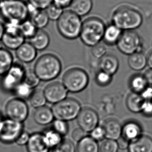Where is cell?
<instances>
[{"label": "cell", "instance_id": "6da1fadb", "mask_svg": "<svg viewBox=\"0 0 152 152\" xmlns=\"http://www.w3.org/2000/svg\"><path fill=\"white\" fill-rule=\"evenodd\" d=\"M143 21L141 13L128 5L117 7L112 15V23L123 31L135 30L142 25Z\"/></svg>", "mask_w": 152, "mask_h": 152}, {"label": "cell", "instance_id": "7a4b0ae2", "mask_svg": "<svg viewBox=\"0 0 152 152\" xmlns=\"http://www.w3.org/2000/svg\"><path fill=\"white\" fill-rule=\"evenodd\" d=\"M62 70V64L55 54L46 53L42 55L35 62L34 72L39 80L48 81L55 79Z\"/></svg>", "mask_w": 152, "mask_h": 152}, {"label": "cell", "instance_id": "3957f363", "mask_svg": "<svg viewBox=\"0 0 152 152\" xmlns=\"http://www.w3.org/2000/svg\"><path fill=\"white\" fill-rule=\"evenodd\" d=\"M105 27L101 19L90 17L83 21L79 37L85 45L92 47L102 40Z\"/></svg>", "mask_w": 152, "mask_h": 152}, {"label": "cell", "instance_id": "277c9868", "mask_svg": "<svg viewBox=\"0 0 152 152\" xmlns=\"http://www.w3.org/2000/svg\"><path fill=\"white\" fill-rule=\"evenodd\" d=\"M83 21L81 17L70 10H64L57 21V28L63 37L75 40L80 37Z\"/></svg>", "mask_w": 152, "mask_h": 152}, {"label": "cell", "instance_id": "5b68a950", "mask_svg": "<svg viewBox=\"0 0 152 152\" xmlns=\"http://www.w3.org/2000/svg\"><path fill=\"white\" fill-rule=\"evenodd\" d=\"M0 13L6 21L21 23L29 18L28 3L23 0H3Z\"/></svg>", "mask_w": 152, "mask_h": 152}, {"label": "cell", "instance_id": "8992f818", "mask_svg": "<svg viewBox=\"0 0 152 152\" xmlns=\"http://www.w3.org/2000/svg\"><path fill=\"white\" fill-rule=\"evenodd\" d=\"M62 82L68 91L72 93L80 92L88 86L89 76L82 68H70L64 73Z\"/></svg>", "mask_w": 152, "mask_h": 152}, {"label": "cell", "instance_id": "52a82bcc", "mask_svg": "<svg viewBox=\"0 0 152 152\" xmlns=\"http://www.w3.org/2000/svg\"><path fill=\"white\" fill-rule=\"evenodd\" d=\"M81 109L80 103L73 98H66L55 104L51 108L56 119L66 121L76 118Z\"/></svg>", "mask_w": 152, "mask_h": 152}, {"label": "cell", "instance_id": "ba28073f", "mask_svg": "<svg viewBox=\"0 0 152 152\" xmlns=\"http://www.w3.org/2000/svg\"><path fill=\"white\" fill-rule=\"evenodd\" d=\"M27 70L22 64L15 63L6 74L2 76L0 86L6 92H13L15 89L23 81Z\"/></svg>", "mask_w": 152, "mask_h": 152}, {"label": "cell", "instance_id": "9c48e42d", "mask_svg": "<svg viewBox=\"0 0 152 152\" xmlns=\"http://www.w3.org/2000/svg\"><path fill=\"white\" fill-rule=\"evenodd\" d=\"M116 45L119 51L128 56L142 52L143 47L142 39L134 30L124 31Z\"/></svg>", "mask_w": 152, "mask_h": 152}, {"label": "cell", "instance_id": "30bf717a", "mask_svg": "<svg viewBox=\"0 0 152 152\" xmlns=\"http://www.w3.org/2000/svg\"><path fill=\"white\" fill-rule=\"evenodd\" d=\"M23 131V122L4 118L0 127V141L5 144L16 142L17 138Z\"/></svg>", "mask_w": 152, "mask_h": 152}, {"label": "cell", "instance_id": "8fae6325", "mask_svg": "<svg viewBox=\"0 0 152 152\" xmlns=\"http://www.w3.org/2000/svg\"><path fill=\"white\" fill-rule=\"evenodd\" d=\"M5 109L7 118L20 122L23 123L29 115V107L25 100L17 97L8 101Z\"/></svg>", "mask_w": 152, "mask_h": 152}, {"label": "cell", "instance_id": "7c38bea8", "mask_svg": "<svg viewBox=\"0 0 152 152\" xmlns=\"http://www.w3.org/2000/svg\"><path fill=\"white\" fill-rule=\"evenodd\" d=\"M76 118L80 128L86 132H91L98 126L99 122L97 112L88 107L81 109Z\"/></svg>", "mask_w": 152, "mask_h": 152}, {"label": "cell", "instance_id": "4fadbf2b", "mask_svg": "<svg viewBox=\"0 0 152 152\" xmlns=\"http://www.w3.org/2000/svg\"><path fill=\"white\" fill-rule=\"evenodd\" d=\"M43 91L46 101L54 104L66 99L68 94V90L65 86L59 82L48 84Z\"/></svg>", "mask_w": 152, "mask_h": 152}, {"label": "cell", "instance_id": "5bb4252c", "mask_svg": "<svg viewBox=\"0 0 152 152\" xmlns=\"http://www.w3.org/2000/svg\"><path fill=\"white\" fill-rule=\"evenodd\" d=\"M128 150V152H152V138L141 135L130 142Z\"/></svg>", "mask_w": 152, "mask_h": 152}, {"label": "cell", "instance_id": "9a60e30c", "mask_svg": "<svg viewBox=\"0 0 152 152\" xmlns=\"http://www.w3.org/2000/svg\"><path fill=\"white\" fill-rule=\"evenodd\" d=\"M37 50L30 42H25L16 50V56L20 62L30 63L35 60Z\"/></svg>", "mask_w": 152, "mask_h": 152}, {"label": "cell", "instance_id": "2e32d148", "mask_svg": "<svg viewBox=\"0 0 152 152\" xmlns=\"http://www.w3.org/2000/svg\"><path fill=\"white\" fill-rule=\"evenodd\" d=\"M29 18L37 29H43L48 24L50 19L45 10H41L33 6L28 8Z\"/></svg>", "mask_w": 152, "mask_h": 152}, {"label": "cell", "instance_id": "e0dca14e", "mask_svg": "<svg viewBox=\"0 0 152 152\" xmlns=\"http://www.w3.org/2000/svg\"><path fill=\"white\" fill-rule=\"evenodd\" d=\"M102 127L104 130L105 138L107 139L116 141L121 137L122 125L116 119H107L104 122Z\"/></svg>", "mask_w": 152, "mask_h": 152}, {"label": "cell", "instance_id": "ac0fdd59", "mask_svg": "<svg viewBox=\"0 0 152 152\" xmlns=\"http://www.w3.org/2000/svg\"><path fill=\"white\" fill-rule=\"evenodd\" d=\"M28 152H49L48 148L44 142L42 133L36 132L30 136L27 144Z\"/></svg>", "mask_w": 152, "mask_h": 152}, {"label": "cell", "instance_id": "d6986e66", "mask_svg": "<svg viewBox=\"0 0 152 152\" xmlns=\"http://www.w3.org/2000/svg\"><path fill=\"white\" fill-rule=\"evenodd\" d=\"M141 126L137 121L129 120L122 125L121 136L132 141L142 135Z\"/></svg>", "mask_w": 152, "mask_h": 152}, {"label": "cell", "instance_id": "ffe728a7", "mask_svg": "<svg viewBox=\"0 0 152 152\" xmlns=\"http://www.w3.org/2000/svg\"><path fill=\"white\" fill-rule=\"evenodd\" d=\"M100 70L113 76L119 68V61L116 56L107 54L100 59L99 63Z\"/></svg>", "mask_w": 152, "mask_h": 152}, {"label": "cell", "instance_id": "44dd1931", "mask_svg": "<svg viewBox=\"0 0 152 152\" xmlns=\"http://www.w3.org/2000/svg\"><path fill=\"white\" fill-rule=\"evenodd\" d=\"M33 116L36 123L41 125H47L53 122L55 118L51 108L46 106L36 108Z\"/></svg>", "mask_w": 152, "mask_h": 152}, {"label": "cell", "instance_id": "7402d4cb", "mask_svg": "<svg viewBox=\"0 0 152 152\" xmlns=\"http://www.w3.org/2000/svg\"><path fill=\"white\" fill-rule=\"evenodd\" d=\"M93 5L94 0H72L69 10L81 17L91 12Z\"/></svg>", "mask_w": 152, "mask_h": 152}, {"label": "cell", "instance_id": "603a6c76", "mask_svg": "<svg viewBox=\"0 0 152 152\" xmlns=\"http://www.w3.org/2000/svg\"><path fill=\"white\" fill-rule=\"evenodd\" d=\"M123 32V31L121 29L111 23V24L106 26L102 40L107 45H116Z\"/></svg>", "mask_w": 152, "mask_h": 152}, {"label": "cell", "instance_id": "cb8c5ba5", "mask_svg": "<svg viewBox=\"0 0 152 152\" xmlns=\"http://www.w3.org/2000/svg\"><path fill=\"white\" fill-rule=\"evenodd\" d=\"M30 43L37 51H43L49 46L50 37L43 29H37L35 35L30 39Z\"/></svg>", "mask_w": 152, "mask_h": 152}, {"label": "cell", "instance_id": "d4e9b609", "mask_svg": "<svg viewBox=\"0 0 152 152\" xmlns=\"http://www.w3.org/2000/svg\"><path fill=\"white\" fill-rule=\"evenodd\" d=\"M2 44L7 49L16 50L25 42V38L21 33H4L1 40Z\"/></svg>", "mask_w": 152, "mask_h": 152}, {"label": "cell", "instance_id": "484cf974", "mask_svg": "<svg viewBox=\"0 0 152 152\" xmlns=\"http://www.w3.org/2000/svg\"><path fill=\"white\" fill-rule=\"evenodd\" d=\"M128 64L132 70L140 71L147 65V56L142 52H138L129 56Z\"/></svg>", "mask_w": 152, "mask_h": 152}, {"label": "cell", "instance_id": "4316f807", "mask_svg": "<svg viewBox=\"0 0 152 152\" xmlns=\"http://www.w3.org/2000/svg\"><path fill=\"white\" fill-rule=\"evenodd\" d=\"M14 63V58L11 52L0 46V76L6 74Z\"/></svg>", "mask_w": 152, "mask_h": 152}, {"label": "cell", "instance_id": "83f0119b", "mask_svg": "<svg viewBox=\"0 0 152 152\" xmlns=\"http://www.w3.org/2000/svg\"><path fill=\"white\" fill-rule=\"evenodd\" d=\"M144 102V100L140 94L132 92L128 95L126 104L130 111L134 113H138L141 111Z\"/></svg>", "mask_w": 152, "mask_h": 152}, {"label": "cell", "instance_id": "f1b7e54d", "mask_svg": "<svg viewBox=\"0 0 152 152\" xmlns=\"http://www.w3.org/2000/svg\"><path fill=\"white\" fill-rule=\"evenodd\" d=\"M130 88L132 92L141 94L148 87L144 75H134L130 78L129 82Z\"/></svg>", "mask_w": 152, "mask_h": 152}, {"label": "cell", "instance_id": "f546056e", "mask_svg": "<svg viewBox=\"0 0 152 152\" xmlns=\"http://www.w3.org/2000/svg\"><path fill=\"white\" fill-rule=\"evenodd\" d=\"M77 152H99V148L96 141L90 136H85L78 142L77 146Z\"/></svg>", "mask_w": 152, "mask_h": 152}, {"label": "cell", "instance_id": "4dcf8cb0", "mask_svg": "<svg viewBox=\"0 0 152 152\" xmlns=\"http://www.w3.org/2000/svg\"><path fill=\"white\" fill-rule=\"evenodd\" d=\"M42 134L44 141L50 150L51 148H55L63 140L62 137L53 129L47 130Z\"/></svg>", "mask_w": 152, "mask_h": 152}, {"label": "cell", "instance_id": "1f68e13d", "mask_svg": "<svg viewBox=\"0 0 152 152\" xmlns=\"http://www.w3.org/2000/svg\"><path fill=\"white\" fill-rule=\"evenodd\" d=\"M29 100L31 105L36 108L43 106L46 102L44 91L41 89H35L33 91Z\"/></svg>", "mask_w": 152, "mask_h": 152}, {"label": "cell", "instance_id": "d6a6232c", "mask_svg": "<svg viewBox=\"0 0 152 152\" xmlns=\"http://www.w3.org/2000/svg\"><path fill=\"white\" fill-rule=\"evenodd\" d=\"M37 29L30 19L23 21L20 25V33L26 39H31L35 35Z\"/></svg>", "mask_w": 152, "mask_h": 152}, {"label": "cell", "instance_id": "836d02e7", "mask_svg": "<svg viewBox=\"0 0 152 152\" xmlns=\"http://www.w3.org/2000/svg\"><path fill=\"white\" fill-rule=\"evenodd\" d=\"M33 91V89L23 82L16 86L12 93L16 96L17 98L25 100L29 99Z\"/></svg>", "mask_w": 152, "mask_h": 152}, {"label": "cell", "instance_id": "e575fe53", "mask_svg": "<svg viewBox=\"0 0 152 152\" xmlns=\"http://www.w3.org/2000/svg\"><path fill=\"white\" fill-rule=\"evenodd\" d=\"M52 129L60 136L64 137L68 133L69 125L67 121L56 119L53 121Z\"/></svg>", "mask_w": 152, "mask_h": 152}, {"label": "cell", "instance_id": "d590c367", "mask_svg": "<svg viewBox=\"0 0 152 152\" xmlns=\"http://www.w3.org/2000/svg\"><path fill=\"white\" fill-rule=\"evenodd\" d=\"M46 13L50 20L57 21L64 12V10L56 6L53 3L45 10Z\"/></svg>", "mask_w": 152, "mask_h": 152}, {"label": "cell", "instance_id": "8d00e7d4", "mask_svg": "<svg viewBox=\"0 0 152 152\" xmlns=\"http://www.w3.org/2000/svg\"><path fill=\"white\" fill-rule=\"evenodd\" d=\"M76 148L74 143L69 139L62 141L59 144L53 148V152H75Z\"/></svg>", "mask_w": 152, "mask_h": 152}, {"label": "cell", "instance_id": "74e56055", "mask_svg": "<svg viewBox=\"0 0 152 152\" xmlns=\"http://www.w3.org/2000/svg\"><path fill=\"white\" fill-rule=\"evenodd\" d=\"M95 80L97 84L100 86H107L111 83L112 76L100 70L96 75Z\"/></svg>", "mask_w": 152, "mask_h": 152}, {"label": "cell", "instance_id": "f35d334b", "mask_svg": "<svg viewBox=\"0 0 152 152\" xmlns=\"http://www.w3.org/2000/svg\"><path fill=\"white\" fill-rule=\"evenodd\" d=\"M118 150L116 141L107 139L103 141L99 148L100 152H117Z\"/></svg>", "mask_w": 152, "mask_h": 152}, {"label": "cell", "instance_id": "ab89813d", "mask_svg": "<svg viewBox=\"0 0 152 152\" xmlns=\"http://www.w3.org/2000/svg\"><path fill=\"white\" fill-rule=\"evenodd\" d=\"M39 80L35 73L32 72H26L23 82L32 89L34 88L39 84Z\"/></svg>", "mask_w": 152, "mask_h": 152}, {"label": "cell", "instance_id": "60d3db41", "mask_svg": "<svg viewBox=\"0 0 152 152\" xmlns=\"http://www.w3.org/2000/svg\"><path fill=\"white\" fill-rule=\"evenodd\" d=\"M91 47V53L97 59H101L107 54V47L102 43H98Z\"/></svg>", "mask_w": 152, "mask_h": 152}, {"label": "cell", "instance_id": "b9f144b4", "mask_svg": "<svg viewBox=\"0 0 152 152\" xmlns=\"http://www.w3.org/2000/svg\"><path fill=\"white\" fill-rule=\"evenodd\" d=\"M28 2L39 10H45L53 3V0H28Z\"/></svg>", "mask_w": 152, "mask_h": 152}, {"label": "cell", "instance_id": "7bdbcfd3", "mask_svg": "<svg viewBox=\"0 0 152 152\" xmlns=\"http://www.w3.org/2000/svg\"><path fill=\"white\" fill-rule=\"evenodd\" d=\"M90 137L96 141H100L105 138L104 130L102 126H97L90 132Z\"/></svg>", "mask_w": 152, "mask_h": 152}, {"label": "cell", "instance_id": "ee69618b", "mask_svg": "<svg viewBox=\"0 0 152 152\" xmlns=\"http://www.w3.org/2000/svg\"><path fill=\"white\" fill-rule=\"evenodd\" d=\"M144 116L152 117V101H144L141 111Z\"/></svg>", "mask_w": 152, "mask_h": 152}, {"label": "cell", "instance_id": "f6af8a7d", "mask_svg": "<svg viewBox=\"0 0 152 152\" xmlns=\"http://www.w3.org/2000/svg\"><path fill=\"white\" fill-rule=\"evenodd\" d=\"M85 132L80 128H77L73 131L72 138L74 141L79 142L85 137Z\"/></svg>", "mask_w": 152, "mask_h": 152}, {"label": "cell", "instance_id": "bcb514c9", "mask_svg": "<svg viewBox=\"0 0 152 152\" xmlns=\"http://www.w3.org/2000/svg\"><path fill=\"white\" fill-rule=\"evenodd\" d=\"M30 136V135L28 132L23 131L20 134V135L19 136L18 138H17L15 142L19 145H27L29 141Z\"/></svg>", "mask_w": 152, "mask_h": 152}, {"label": "cell", "instance_id": "7dc6e473", "mask_svg": "<svg viewBox=\"0 0 152 152\" xmlns=\"http://www.w3.org/2000/svg\"><path fill=\"white\" fill-rule=\"evenodd\" d=\"M116 142H117L118 148H119V149L126 150V148H128L130 141L127 140L125 138H124L123 137L121 136L120 138L117 139Z\"/></svg>", "mask_w": 152, "mask_h": 152}, {"label": "cell", "instance_id": "c3c4849f", "mask_svg": "<svg viewBox=\"0 0 152 152\" xmlns=\"http://www.w3.org/2000/svg\"><path fill=\"white\" fill-rule=\"evenodd\" d=\"M72 0H53V3L64 10L70 6Z\"/></svg>", "mask_w": 152, "mask_h": 152}, {"label": "cell", "instance_id": "681fc988", "mask_svg": "<svg viewBox=\"0 0 152 152\" xmlns=\"http://www.w3.org/2000/svg\"><path fill=\"white\" fill-rule=\"evenodd\" d=\"M140 95L144 101H152V88L148 86Z\"/></svg>", "mask_w": 152, "mask_h": 152}, {"label": "cell", "instance_id": "f907efd6", "mask_svg": "<svg viewBox=\"0 0 152 152\" xmlns=\"http://www.w3.org/2000/svg\"><path fill=\"white\" fill-rule=\"evenodd\" d=\"M147 82L148 86L152 88V69L146 70L144 75Z\"/></svg>", "mask_w": 152, "mask_h": 152}, {"label": "cell", "instance_id": "816d5d0a", "mask_svg": "<svg viewBox=\"0 0 152 152\" xmlns=\"http://www.w3.org/2000/svg\"><path fill=\"white\" fill-rule=\"evenodd\" d=\"M147 65L151 69H152V51L147 56Z\"/></svg>", "mask_w": 152, "mask_h": 152}, {"label": "cell", "instance_id": "f5cc1de1", "mask_svg": "<svg viewBox=\"0 0 152 152\" xmlns=\"http://www.w3.org/2000/svg\"><path fill=\"white\" fill-rule=\"evenodd\" d=\"M4 33H5L4 24L0 22V41L2 40V38L3 37Z\"/></svg>", "mask_w": 152, "mask_h": 152}, {"label": "cell", "instance_id": "db71d44e", "mask_svg": "<svg viewBox=\"0 0 152 152\" xmlns=\"http://www.w3.org/2000/svg\"><path fill=\"white\" fill-rule=\"evenodd\" d=\"M4 119V118L3 117V116L1 114H0V127L1 126V125H2V122H3V121Z\"/></svg>", "mask_w": 152, "mask_h": 152}, {"label": "cell", "instance_id": "11a10c76", "mask_svg": "<svg viewBox=\"0 0 152 152\" xmlns=\"http://www.w3.org/2000/svg\"><path fill=\"white\" fill-rule=\"evenodd\" d=\"M2 1H3L2 0H0V8H1V4H2Z\"/></svg>", "mask_w": 152, "mask_h": 152}, {"label": "cell", "instance_id": "9f6ffc18", "mask_svg": "<svg viewBox=\"0 0 152 152\" xmlns=\"http://www.w3.org/2000/svg\"></svg>", "mask_w": 152, "mask_h": 152}, {"label": "cell", "instance_id": "6f0895ef", "mask_svg": "<svg viewBox=\"0 0 152 152\" xmlns=\"http://www.w3.org/2000/svg\"><path fill=\"white\" fill-rule=\"evenodd\" d=\"M2 1H3V0H2Z\"/></svg>", "mask_w": 152, "mask_h": 152}]
</instances>
